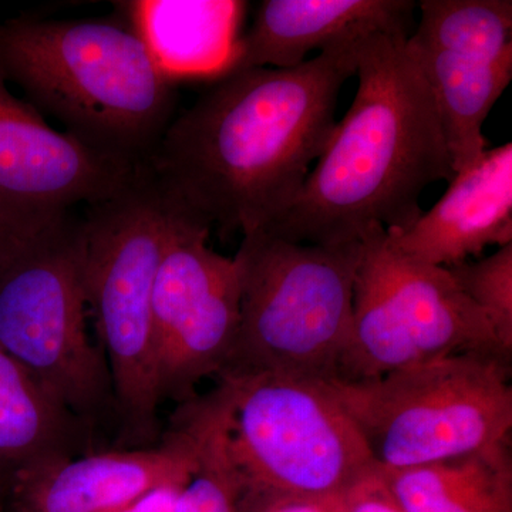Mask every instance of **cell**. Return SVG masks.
<instances>
[{
  "label": "cell",
  "mask_w": 512,
  "mask_h": 512,
  "mask_svg": "<svg viewBox=\"0 0 512 512\" xmlns=\"http://www.w3.org/2000/svg\"><path fill=\"white\" fill-rule=\"evenodd\" d=\"M353 45L292 69H249L217 83L175 117L146 171L165 201L221 238L274 224L298 200L336 123Z\"/></svg>",
  "instance_id": "cell-1"
},
{
  "label": "cell",
  "mask_w": 512,
  "mask_h": 512,
  "mask_svg": "<svg viewBox=\"0 0 512 512\" xmlns=\"http://www.w3.org/2000/svg\"><path fill=\"white\" fill-rule=\"evenodd\" d=\"M404 33L356 40L352 106L333 128L295 204L262 229L296 244L362 241L367 229L403 231L424 190L456 171L436 103Z\"/></svg>",
  "instance_id": "cell-2"
},
{
  "label": "cell",
  "mask_w": 512,
  "mask_h": 512,
  "mask_svg": "<svg viewBox=\"0 0 512 512\" xmlns=\"http://www.w3.org/2000/svg\"><path fill=\"white\" fill-rule=\"evenodd\" d=\"M126 19L0 23V77L64 133L133 170L174 119L175 87Z\"/></svg>",
  "instance_id": "cell-3"
},
{
  "label": "cell",
  "mask_w": 512,
  "mask_h": 512,
  "mask_svg": "<svg viewBox=\"0 0 512 512\" xmlns=\"http://www.w3.org/2000/svg\"><path fill=\"white\" fill-rule=\"evenodd\" d=\"M171 220L173 208L144 167L82 215L84 292L109 366L124 448L156 446L161 437L153 296Z\"/></svg>",
  "instance_id": "cell-4"
},
{
  "label": "cell",
  "mask_w": 512,
  "mask_h": 512,
  "mask_svg": "<svg viewBox=\"0 0 512 512\" xmlns=\"http://www.w3.org/2000/svg\"><path fill=\"white\" fill-rule=\"evenodd\" d=\"M362 242L296 244L242 235L241 320L225 375L335 379L348 342ZM217 377V379H218Z\"/></svg>",
  "instance_id": "cell-5"
},
{
  "label": "cell",
  "mask_w": 512,
  "mask_h": 512,
  "mask_svg": "<svg viewBox=\"0 0 512 512\" xmlns=\"http://www.w3.org/2000/svg\"><path fill=\"white\" fill-rule=\"evenodd\" d=\"M511 362L491 353L433 357L363 382L329 380L382 470L511 443Z\"/></svg>",
  "instance_id": "cell-6"
},
{
  "label": "cell",
  "mask_w": 512,
  "mask_h": 512,
  "mask_svg": "<svg viewBox=\"0 0 512 512\" xmlns=\"http://www.w3.org/2000/svg\"><path fill=\"white\" fill-rule=\"evenodd\" d=\"M218 384L241 494L343 500L379 468L325 382L225 375Z\"/></svg>",
  "instance_id": "cell-7"
},
{
  "label": "cell",
  "mask_w": 512,
  "mask_h": 512,
  "mask_svg": "<svg viewBox=\"0 0 512 512\" xmlns=\"http://www.w3.org/2000/svg\"><path fill=\"white\" fill-rule=\"evenodd\" d=\"M82 215H64L0 266V346L87 429L110 412L106 357L87 332Z\"/></svg>",
  "instance_id": "cell-8"
},
{
  "label": "cell",
  "mask_w": 512,
  "mask_h": 512,
  "mask_svg": "<svg viewBox=\"0 0 512 512\" xmlns=\"http://www.w3.org/2000/svg\"><path fill=\"white\" fill-rule=\"evenodd\" d=\"M360 242L352 325L332 380L377 379L451 353H491L511 362L448 268L403 255L380 225Z\"/></svg>",
  "instance_id": "cell-9"
},
{
  "label": "cell",
  "mask_w": 512,
  "mask_h": 512,
  "mask_svg": "<svg viewBox=\"0 0 512 512\" xmlns=\"http://www.w3.org/2000/svg\"><path fill=\"white\" fill-rule=\"evenodd\" d=\"M210 234L207 225L173 208L153 296L154 376L161 403L195 399L202 380L224 372L237 340L238 265L208 245Z\"/></svg>",
  "instance_id": "cell-10"
},
{
  "label": "cell",
  "mask_w": 512,
  "mask_h": 512,
  "mask_svg": "<svg viewBox=\"0 0 512 512\" xmlns=\"http://www.w3.org/2000/svg\"><path fill=\"white\" fill-rule=\"evenodd\" d=\"M407 47L420 67L454 171L488 148L485 120L512 79L511 0H423Z\"/></svg>",
  "instance_id": "cell-11"
},
{
  "label": "cell",
  "mask_w": 512,
  "mask_h": 512,
  "mask_svg": "<svg viewBox=\"0 0 512 512\" xmlns=\"http://www.w3.org/2000/svg\"><path fill=\"white\" fill-rule=\"evenodd\" d=\"M137 173L50 127L0 77V225L35 237L79 205L109 200Z\"/></svg>",
  "instance_id": "cell-12"
},
{
  "label": "cell",
  "mask_w": 512,
  "mask_h": 512,
  "mask_svg": "<svg viewBox=\"0 0 512 512\" xmlns=\"http://www.w3.org/2000/svg\"><path fill=\"white\" fill-rule=\"evenodd\" d=\"M195 468L191 434L177 419L151 447L45 458L0 483L3 512H121Z\"/></svg>",
  "instance_id": "cell-13"
},
{
  "label": "cell",
  "mask_w": 512,
  "mask_h": 512,
  "mask_svg": "<svg viewBox=\"0 0 512 512\" xmlns=\"http://www.w3.org/2000/svg\"><path fill=\"white\" fill-rule=\"evenodd\" d=\"M412 0H264L254 23L235 39L221 76L249 69H292L375 33L412 35ZM220 76V77H221Z\"/></svg>",
  "instance_id": "cell-14"
},
{
  "label": "cell",
  "mask_w": 512,
  "mask_h": 512,
  "mask_svg": "<svg viewBox=\"0 0 512 512\" xmlns=\"http://www.w3.org/2000/svg\"><path fill=\"white\" fill-rule=\"evenodd\" d=\"M431 210L403 231H386L397 251L451 268L485 248L512 244V143L487 148L457 171Z\"/></svg>",
  "instance_id": "cell-15"
},
{
  "label": "cell",
  "mask_w": 512,
  "mask_h": 512,
  "mask_svg": "<svg viewBox=\"0 0 512 512\" xmlns=\"http://www.w3.org/2000/svg\"><path fill=\"white\" fill-rule=\"evenodd\" d=\"M121 9L174 82L198 74L221 76L235 42L238 3L141 0Z\"/></svg>",
  "instance_id": "cell-16"
},
{
  "label": "cell",
  "mask_w": 512,
  "mask_h": 512,
  "mask_svg": "<svg viewBox=\"0 0 512 512\" xmlns=\"http://www.w3.org/2000/svg\"><path fill=\"white\" fill-rule=\"evenodd\" d=\"M379 470L403 512H512L511 443L427 466Z\"/></svg>",
  "instance_id": "cell-17"
},
{
  "label": "cell",
  "mask_w": 512,
  "mask_h": 512,
  "mask_svg": "<svg viewBox=\"0 0 512 512\" xmlns=\"http://www.w3.org/2000/svg\"><path fill=\"white\" fill-rule=\"evenodd\" d=\"M86 430L82 421L0 346V483L36 461L76 456L86 441Z\"/></svg>",
  "instance_id": "cell-18"
},
{
  "label": "cell",
  "mask_w": 512,
  "mask_h": 512,
  "mask_svg": "<svg viewBox=\"0 0 512 512\" xmlns=\"http://www.w3.org/2000/svg\"><path fill=\"white\" fill-rule=\"evenodd\" d=\"M174 419L191 434L195 468L174 512H239L242 484L229 453L228 402L220 384L180 404Z\"/></svg>",
  "instance_id": "cell-19"
},
{
  "label": "cell",
  "mask_w": 512,
  "mask_h": 512,
  "mask_svg": "<svg viewBox=\"0 0 512 512\" xmlns=\"http://www.w3.org/2000/svg\"><path fill=\"white\" fill-rule=\"evenodd\" d=\"M448 271L484 313L501 350L512 359V244L480 261L451 266Z\"/></svg>",
  "instance_id": "cell-20"
},
{
  "label": "cell",
  "mask_w": 512,
  "mask_h": 512,
  "mask_svg": "<svg viewBox=\"0 0 512 512\" xmlns=\"http://www.w3.org/2000/svg\"><path fill=\"white\" fill-rule=\"evenodd\" d=\"M342 512H403L393 500L379 468L356 485L342 501Z\"/></svg>",
  "instance_id": "cell-21"
},
{
  "label": "cell",
  "mask_w": 512,
  "mask_h": 512,
  "mask_svg": "<svg viewBox=\"0 0 512 512\" xmlns=\"http://www.w3.org/2000/svg\"><path fill=\"white\" fill-rule=\"evenodd\" d=\"M342 501L241 494L239 512H342Z\"/></svg>",
  "instance_id": "cell-22"
},
{
  "label": "cell",
  "mask_w": 512,
  "mask_h": 512,
  "mask_svg": "<svg viewBox=\"0 0 512 512\" xmlns=\"http://www.w3.org/2000/svg\"><path fill=\"white\" fill-rule=\"evenodd\" d=\"M185 484H170L157 488L121 512H174Z\"/></svg>",
  "instance_id": "cell-23"
},
{
  "label": "cell",
  "mask_w": 512,
  "mask_h": 512,
  "mask_svg": "<svg viewBox=\"0 0 512 512\" xmlns=\"http://www.w3.org/2000/svg\"><path fill=\"white\" fill-rule=\"evenodd\" d=\"M32 238L22 237V235L16 234V232L0 225V266L5 264L10 256L16 254Z\"/></svg>",
  "instance_id": "cell-24"
},
{
  "label": "cell",
  "mask_w": 512,
  "mask_h": 512,
  "mask_svg": "<svg viewBox=\"0 0 512 512\" xmlns=\"http://www.w3.org/2000/svg\"><path fill=\"white\" fill-rule=\"evenodd\" d=\"M0 512H2V500H0Z\"/></svg>",
  "instance_id": "cell-25"
}]
</instances>
